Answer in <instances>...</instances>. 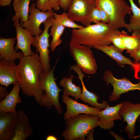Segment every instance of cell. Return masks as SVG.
<instances>
[{
    "mask_svg": "<svg viewBox=\"0 0 140 140\" xmlns=\"http://www.w3.org/2000/svg\"><path fill=\"white\" fill-rule=\"evenodd\" d=\"M65 29V27L53 17V24L50 34V36L52 37L50 46L52 52H54L56 48L62 43L60 37L64 33Z\"/></svg>",
    "mask_w": 140,
    "mask_h": 140,
    "instance_id": "obj_24",
    "label": "cell"
},
{
    "mask_svg": "<svg viewBox=\"0 0 140 140\" xmlns=\"http://www.w3.org/2000/svg\"><path fill=\"white\" fill-rule=\"evenodd\" d=\"M31 0H18L13 3L15 14L19 17L20 23L26 22L29 15V4Z\"/></svg>",
    "mask_w": 140,
    "mask_h": 140,
    "instance_id": "obj_25",
    "label": "cell"
},
{
    "mask_svg": "<svg viewBox=\"0 0 140 140\" xmlns=\"http://www.w3.org/2000/svg\"><path fill=\"white\" fill-rule=\"evenodd\" d=\"M96 7L104 10L108 15V24L113 28L122 27L127 29L130 32H132L129 24L125 21L126 15H131V6L124 0H96Z\"/></svg>",
    "mask_w": 140,
    "mask_h": 140,
    "instance_id": "obj_5",
    "label": "cell"
},
{
    "mask_svg": "<svg viewBox=\"0 0 140 140\" xmlns=\"http://www.w3.org/2000/svg\"><path fill=\"white\" fill-rule=\"evenodd\" d=\"M101 22L100 9L96 7L93 8L89 15L88 18L89 24L94 23L97 24Z\"/></svg>",
    "mask_w": 140,
    "mask_h": 140,
    "instance_id": "obj_29",
    "label": "cell"
},
{
    "mask_svg": "<svg viewBox=\"0 0 140 140\" xmlns=\"http://www.w3.org/2000/svg\"><path fill=\"white\" fill-rule=\"evenodd\" d=\"M101 22L108 23L109 21V17L107 13L103 10L100 9Z\"/></svg>",
    "mask_w": 140,
    "mask_h": 140,
    "instance_id": "obj_33",
    "label": "cell"
},
{
    "mask_svg": "<svg viewBox=\"0 0 140 140\" xmlns=\"http://www.w3.org/2000/svg\"><path fill=\"white\" fill-rule=\"evenodd\" d=\"M91 1H96V0H89Z\"/></svg>",
    "mask_w": 140,
    "mask_h": 140,
    "instance_id": "obj_42",
    "label": "cell"
},
{
    "mask_svg": "<svg viewBox=\"0 0 140 140\" xmlns=\"http://www.w3.org/2000/svg\"><path fill=\"white\" fill-rule=\"evenodd\" d=\"M18 0H0V5L1 6L10 5L12 1H17Z\"/></svg>",
    "mask_w": 140,
    "mask_h": 140,
    "instance_id": "obj_36",
    "label": "cell"
},
{
    "mask_svg": "<svg viewBox=\"0 0 140 140\" xmlns=\"http://www.w3.org/2000/svg\"><path fill=\"white\" fill-rule=\"evenodd\" d=\"M119 114L127 125L124 128L128 138L131 139L134 135L136 121L140 115V103L134 104L129 101L123 102Z\"/></svg>",
    "mask_w": 140,
    "mask_h": 140,
    "instance_id": "obj_11",
    "label": "cell"
},
{
    "mask_svg": "<svg viewBox=\"0 0 140 140\" xmlns=\"http://www.w3.org/2000/svg\"><path fill=\"white\" fill-rule=\"evenodd\" d=\"M53 17H50L44 22V28L43 31L40 36L37 35L34 37L33 41L32 44L36 48V52L39 53L40 62L44 71L46 72L51 70L49 50H48V48L50 46L49 40L50 35L48 33V30L52 25Z\"/></svg>",
    "mask_w": 140,
    "mask_h": 140,
    "instance_id": "obj_7",
    "label": "cell"
},
{
    "mask_svg": "<svg viewBox=\"0 0 140 140\" xmlns=\"http://www.w3.org/2000/svg\"><path fill=\"white\" fill-rule=\"evenodd\" d=\"M16 38L11 37L0 38V58L10 62H14L17 59H20L24 56L22 52H16L14 49Z\"/></svg>",
    "mask_w": 140,
    "mask_h": 140,
    "instance_id": "obj_19",
    "label": "cell"
},
{
    "mask_svg": "<svg viewBox=\"0 0 140 140\" xmlns=\"http://www.w3.org/2000/svg\"><path fill=\"white\" fill-rule=\"evenodd\" d=\"M17 65L18 81L23 93L27 97H33L38 104L44 91L40 88L39 75L43 70L38 52L24 56Z\"/></svg>",
    "mask_w": 140,
    "mask_h": 140,
    "instance_id": "obj_1",
    "label": "cell"
},
{
    "mask_svg": "<svg viewBox=\"0 0 140 140\" xmlns=\"http://www.w3.org/2000/svg\"><path fill=\"white\" fill-rule=\"evenodd\" d=\"M70 54L77 66L87 74H95L97 65L90 47L78 44H69Z\"/></svg>",
    "mask_w": 140,
    "mask_h": 140,
    "instance_id": "obj_6",
    "label": "cell"
},
{
    "mask_svg": "<svg viewBox=\"0 0 140 140\" xmlns=\"http://www.w3.org/2000/svg\"><path fill=\"white\" fill-rule=\"evenodd\" d=\"M36 1V6L41 11L46 12L52 10L49 0H37Z\"/></svg>",
    "mask_w": 140,
    "mask_h": 140,
    "instance_id": "obj_30",
    "label": "cell"
},
{
    "mask_svg": "<svg viewBox=\"0 0 140 140\" xmlns=\"http://www.w3.org/2000/svg\"><path fill=\"white\" fill-rule=\"evenodd\" d=\"M74 76L71 74L69 78L64 77L59 82V85L64 88L63 94L71 96L76 100L80 99L82 89L79 86H76L72 82Z\"/></svg>",
    "mask_w": 140,
    "mask_h": 140,
    "instance_id": "obj_23",
    "label": "cell"
},
{
    "mask_svg": "<svg viewBox=\"0 0 140 140\" xmlns=\"http://www.w3.org/2000/svg\"><path fill=\"white\" fill-rule=\"evenodd\" d=\"M96 7V1L89 0H72L67 14L74 22L81 23L85 26L90 25L88 18L91 11Z\"/></svg>",
    "mask_w": 140,
    "mask_h": 140,
    "instance_id": "obj_9",
    "label": "cell"
},
{
    "mask_svg": "<svg viewBox=\"0 0 140 140\" xmlns=\"http://www.w3.org/2000/svg\"><path fill=\"white\" fill-rule=\"evenodd\" d=\"M127 53L131 54L140 50V32H133L131 36L122 31L120 32Z\"/></svg>",
    "mask_w": 140,
    "mask_h": 140,
    "instance_id": "obj_22",
    "label": "cell"
},
{
    "mask_svg": "<svg viewBox=\"0 0 140 140\" xmlns=\"http://www.w3.org/2000/svg\"><path fill=\"white\" fill-rule=\"evenodd\" d=\"M72 0H60V6L65 11H68L69 6Z\"/></svg>",
    "mask_w": 140,
    "mask_h": 140,
    "instance_id": "obj_31",
    "label": "cell"
},
{
    "mask_svg": "<svg viewBox=\"0 0 140 140\" xmlns=\"http://www.w3.org/2000/svg\"><path fill=\"white\" fill-rule=\"evenodd\" d=\"M60 0H49L51 7L56 11H58L60 9Z\"/></svg>",
    "mask_w": 140,
    "mask_h": 140,
    "instance_id": "obj_32",
    "label": "cell"
},
{
    "mask_svg": "<svg viewBox=\"0 0 140 140\" xmlns=\"http://www.w3.org/2000/svg\"><path fill=\"white\" fill-rule=\"evenodd\" d=\"M109 134L114 137L117 140H124V139L121 136H120L115 133L113 131H111Z\"/></svg>",
    "mask_w": 140,
    "mask_h": 140,
    "instance_id": "obj_37",
    "label": "cell"
},
{
    "mask_svg": "<svg viewBox=\"0 0 140 140\" xmlns=\"http://www.w3.org/2000/svg\"><path fill=\"white\" fill-rule=\"evenodd\" d=\"M17 113L18 117L12 140H25L32 135L33 130L26 114L22 110H19Z\"/></svg>",
    "mask_w": 140,
    "mask_h": 140,
    "instance_id": "obj_20",
    "label": "cell"
},
{
    "mask_svg": "<svg viewBox=\"0 0 140 140\" xmlns=\"http://www.w3.org/2000/svg\"><path fill=\"white\" fill-rule=\"evenodd\" d=\"M103 78L106 82L107 86L110 84L114 88L109 96L110 102L118 100L121 95L126 92L135 90H140V79L138 83L134 84L126 78L120 79L116 78L109 70H107L105 72Z\"/></svg>",
    "mask_w": 140,
    "mask_h": 140,
    "instance_id": "obj_8",
    "label": "cell"
},
{
    "mask_svg": "<svg viewBox=\"0 0 140 140\" xmlns=\"http://www.w3.org/2000/svg\"><path fill=\"white\" fill-rule=\"evenodd\" d=\"M54 18L57 20L61 24L65 27L74 29H79L84 27L76 23L68 16L67 13L65 12L61 14H58L54 12L53 13Z\"/></svg>",
    "mask_w": 140,
    "mask_h": 140,
    "instance_id": "obj_27",
    "label": "cell"
},
{
    "mask_svg": "<svg viewBox=\"0 0 140 140\" xmlns=\"http://www.w3.org/2000/svg\"><path fill=\"white\" fill-rule=\"evenodd\" d=\"M132 15H130L129 26L132 31L140 32V8L133 0H129Z\"/></svg>",
    "mask_w": 140,
    "mask_h": 140,
    "instance_id": "obj_26",
    "label": "cell"
},
{
    "mask_svg": "<svg viewBox=\"0 0 140 140\" xmlns=\"http://www.w3.org/2000/svg\"><path fill=\"white\" fill-rule=\"evenodd\" d=\"M36 4L32 3L29 9L28 20L24 23H20L22 27L26 28L31 32L33 36H40L43 32L40 29V25L48 18L53 16V11H42L36 8Z\"/></svg>",
    "mask_w": 140,
    "mask_h": 140,
    "instance_id": "obj_10",
    "label": "cell"
},
{
    "mask_svg": "<svg viewBox=\"0 0 140 140\" xmlns=\"http://www.w3.org/2000/svg\"><path fill=\"white\" fill-rule=\"evenodd\" d=\"M98 115L84 113L66 120L65 128L61 135L66 140H84L88 134L99 124Z\"/></svg>",
    "mask_w": 140,
    "mask_h": 140,
    "instance_id": "obj_3",
    "label": "cell"
},
{
    "mask_svg": "<svg viewBox=\"0 0 140 140\" xmlns=\"http://www.w3.org/2000/svg\"><path fill=\"white\" fill-rule=\"evenodd\" d=\"M62 102L66 106L67 110L63 118L66 120L71 117L80 114H86L97 115L102 109L97 107H91L88 105L79 103L70 98L69 96L63 95Z\"/></svg>",
    "mask_w": 140,
    "mask_h": 140,
    "instance_id": "obj_13",
    "label": "cell"
},
{
    "mask_svg": "<svg viewBox=\"0 0 140 140\" xmlns=\"http://www.w3.org/2000/svg\"><path fill=\"white\" fill-rule=\"evenodd\" d=\"M46 140H57L58 139L54 136L52 135H50L46 138Z\"/></svg>",
    "mask_w": 140,
    "mask_h": 140,
    "instance_id": "obj_38",
    "label": "cell"
},
{
    "mask_svg": "<svg viewBox=\"0 0 140 140\" xmlns=\"http://www.w3.org/2000/svg\"><path fill=\"white\" fill-rule=\"evenodd\" d=\"M120 32L117 29L111 35L110 40L111 43L122 53L126 49L123 40L120 35Z\"/></svg>",
    "mask_w": 140,
    "mask_h": 140,
    "instance_id": "obj_28",
    "label": "cell"
},
{
    "mask_svg": "<svg viewBox=\"0 0 140 140\" xmlns=\"http://www.w3.org/2000/svg\"><path fill=\"white\" fill-rule=\"evenodd\" d=\"M139 66H140V62L138 63H136Z\"/></svg>",
    "mask_w": 140,
    "mask_h": 140,
    "instance_id": "obj_41",
    "label": "cell"
},
{
    "mask_svg": "<svg viewBox=\"0 0 140 140\" xmlns=\"http://www.w3.org/2000/svg\"><path fill=\"white\" fill-rule=\"evenodd\" d=\"M123 102L113 107H110L108 103L105 108L99 112L98 116L100 118L99 126L106 130H109L114 126V121L121 120L122 117L119 115L120 109Z\"/></svg>",
    "mask_w": 140,
    "mask_h": 140,
    "instance_id": "obj_16",
    "label": "cell"
},
{
    "mask_svg": "<svg viewBox=\"0 0 140 140\" xmlns=\"http://www.w3.org/2000/svg\"><path fill=\"white\" fill-rule=\"evenodd\" d=\"M94 48L102 51L112 58L122 67L127 64L130 65L134 72L135 78L139 79V74L140 72V66L134 62H132L129 58L124 56L122 52L117 48L113 45L96 46Z\"/></svg>",
    "mask_w": 140,
    "mask_h": 140,
    "instance_id": "obj_14",
    "label": "cell"
},
{
    "mask_svg": "<svg viewBox=\"0 0 140 140\" xmlns=\"http://www.w3.org/2000/svg\"><path fill=\"white\" fill-rule=\"evenodd\" d=\"M130 56L132 57L134 59L136 63H138L140 62V50L130 54Z\"/></svg>",
    "mask_w": 140,
    "mask_h": 140,
    "instance_id": "obj_35",
    "label": "cell"
},
{
    "mask_svg": "<svg viewBox=\"0 0 140 140\" xmlns=\"http://www.w3.org/2000/svg\"><path fill=\"white\" fill-rule=\"evenodd\" d=\"M58 60V59L49 71L46 72L43 70L39 75L40 87L45 93L40 97L38 104L40 106L48 109L51 108L53 106L60 115L63 111L59 101V94L62 90L57 85L54 75V70Z\"/></svg>",
    "mask_w": 140,
    "mask_h": 140,
    "instance_id": "obj_4",
    "label": "cell"
},
{
    "mask_svg": "<svg viewBox=\"0 0 140 140\" xmlns=\"http://www.w3.org/2000/svg\"><path fill=\"white\" fill-rule=\"evenodd\" d=\"M32 1H37V0H32Z\"/></svg>",
    "mask_w": 140,
    "mask_h": 140,
    "instance_id": "obj_43",
    "label": "cell"
},
{
    "mask_svg": "<svg viewBox=\"0 0 140 140\" xmlns=\"http://www.w3.org/2000/svg\"><path fill=\"white\" fill-rule=\"evenodd\" d=\"M17 65L14 62H10L1 59L0 62V85L7 87L18 81Z\"/></svg>",
    "mask_w": 140,
    "mask_h": 140,
    "instance_id": "obj_18",
    "label": "cell"
},
{
    "mask_svg": "<svg viewBox=\"0 0 140 140\" xmlns=\"http://www.w3.org/2000/svg\"><path fill=\"white\" fill-rule=\"evenodd\" d=\"M21 89L19 83L17 82L8 95L0 102V111L17 113L16 106L18 103H21L22 101L19 95Z\"/></svg>",
    "mask_w": 140,
    "mask_h": 140,
    "instance_id": "obj_21",
    "label": "cell"
},
{
    "mask_svg": "<svg viewBox=\"0 0 140 140\" xmlns=\"http://www.w3.org/2000/svg\"><path fill=\"white\" fill-rule=\"evenodd\" d=\"M18 117L17 112L0 111V140H12Z\"/></svg>",
    "mask_w": 140,
    "mask_h": 140,
    "instance_id": "obj_15",
    "label": "cell"
},
{
    "mask_svg": "<svg viewBox=\"0 0 140 140\" xmlns=\"http://www.w3.org/2000/svg\"><path fill=\"white\" fill-rule=\"evenodd\" d=\"M1 85L0 86V100L1 101L6 97L9 94L6 89L7 87Z\"/></svg>",
    "mask_w": 140,
    "mask_h": 140,
    "instance_id": "obj_34",
    "label": "cell"
},
{
    "mask_svg": "<svg viewBox=\"0 0 140 140\" xmlns=\"http://www.w3.org/2000/svg\"><path fill=\"white\" fill-rule=\"evenodd\" d=\"M70 69L75 72L78 75V78L80 80L82 87L81 98L80 99L85 103H87L90 106L103 109L107 106L108 102L104 100L102 103L98 102L99 99V96L96 94L88 90L86 88L84 83L83 78L85 75L81 69L79 68L76 65L72 66Z\"/></svg>",
    "mask_w": 140,
    "mask_h": 140,
    "instance_id": "obj_17",
    "label": "cell"
},
{
    "mask_svg": "<svg viewBox=\"0 0 140 140\" xmlns=\"http://www.w3.org/2000/svg\"><path fill=\"white\" fill-rule=\"evenodd\" d=\"M117 29L102 22L81 29H74L72 31L69 44H79L90 47L109 45L111 43L110 40L111 35Z\"/></svg>",
    "mask_w": 140,
    "mask_h": 140,
    "instance_id": "obj_2",
    "label": "cell"
},
{
    "mask_svg": "<svg viewBox=\"0 0 140 140\" xmlns=\"http://www.w3.org/2000/svg\"><path fill=\"white\" fill-rule=\"evenodd\" d=\"M19 19L15 14L12 18L16 30L17 43L15 49L16 51L19 49L21 50L24 56L33 55L35 53L31 51V46L33 43L34 37L28 30L22 27L19 23Z\"/></svg>",
    "mask_w": 140,
    "mask_h": 140,
    "instance_id": "obj_12",
    "label": "cell"
},
{
    "mask_svg": "<svg viewBox=\"0 0 140 140\" xmlns=\"http://www.w3.org/2000/svg\"><path fill=\"white\" fill-rule=\"evenodd\" d=\"M138 121L140 123V117H139L138 118ZM140 137V135H138V136H135L134 135L132 137V138L133 139H136L139 137Z\"/></svg>",
    "mask_w": 140,
    "mask_h": 140,
    "instance_id": "obj_39",
    "label": "cell"
},
{
    "mask_svg": "<svg viewBox=\"0 0 140 140\" xmlns=\"http://www.w3.org/2000/svg\"><path fill=\"white\" fill-rule=\"evenodd\" d=\"M138 3L139 4V8H140V0H138Z\"/></svg>",
    "mask_w": 140,
    "mask_h": 140,
    "instance_id": "obj_40",
    "label": "cell"
}]
</instances>
